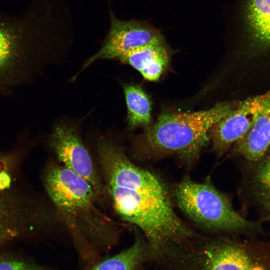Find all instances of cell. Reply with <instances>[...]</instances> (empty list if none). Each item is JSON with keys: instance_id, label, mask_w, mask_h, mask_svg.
<instances>
[{"instance_id": "cell-1", "label": "cell", "mask_w": 270, "mask_h": 270, "mask_svg": "<svg viewBox=\"0 0 270 270\" xmlns=\"http://www.w3.org/2000/svg\"><path fill=\"white\" fill-rule=\"evenodd\" d=\"M96 152L101 178L116 212L144 232L155 254L193 236L175 212L158 177L136 166L111 140H100Z\"/></svg>"}, {"instance_id": "cell-2", "label": "cell", "mask_w": 270, "mask_h": 270, "mask_svg": "<svg viewBox=\"0 0 270 270\" xmlns=\"http://www.w3.org/2000/svg\"><path fill=\"white\" fill-rule=\"evenodd\" d=\"M44 184L59 220L81 254L93 248L109 249L116 244L118 228L96 207L100 198L87 180L62 165L52 164L45 173Z\"/></svg>"}, {"instance_id": "cell-3", "label": "cell", "mask_w": 270, "mask_h": 270, "mask_svg": "<svg viewBox=\"0 0 270 270\" xmlns=\"http://www.w3.org/2000/svg\"><path fill=\"white\" fill-rule=\"evenodd\" d=\"M238 104L220 103L206 110L164 114L145 130L144 146L155 154L174 155L193 162L208 144L212 127Z\"/></svg>"}, {"instance_id": "cell-4", "label": "cell", "mask_w": 270, "mask_h": 270, "mask_svg": "<svg viewBox=\"0 0 270 270\" xmlns=\"http://www.w3.org/2000/svg\"><path fill=\"white\" fill-rule=\"evenodd\" d=\"M180 208L194 223L210 230L240 232L257 230L262 220H248L234 210L223 193L208 182H197L188 178L175 190Z\"/></svg>"}, {"instance_id": "cell-5", "label": "cell", "mask_w": 270, "mask_h": 270, "mask_svg": "<svg viewBox=\"0 0 270 270\" xmlns=\"http://www.w3.org/2000/svg\"><path fill=\"white\" fill-rule=\"evenodd\" d=\"M49 144L62 166L87 180L99 198L106 196L100 174L74 128L56 125L49 136Z\"/></svg>"}, {"instance_id": "cell-6", "label": "cell", "mask_w": 270, "mask_h": 270, "mask_svg": "<svg viewBox=\"0 0 270 270\" xmlns=\"http://www.w3.org/2000/svg\"><path fill=\"white\" fill-rule=\"evenodd\" d=\"M110 28L101 48L84 64L82 70L99 59L120 58L160 36L154 28L140 21L122 20L110 12Z\"/></svg>"}, {"instance_id": "cell-7", "label": "cell", "mask_w": 270, "mask_h": 270, "mask_svg": "<svg viewBox=\"0 0 270 270\" xmlns=\"http://www.w3.org/2000/svg\"><path fill=\"white\" fill-rule=\"evenodd\" d=\"M270 90L240 102L231 112L216 122L209 132L216 154L221 156L250 129Z\"/></svg>"}, {"instance_id": "cell-8", "label": "cell", "mask_w": 270, "mask_h": 270, "mask_svg": "<svg viewBox=\"0 0 270 270\" xmlns=\"http://www.w3.org/2000/svg\"><path fill=\"white\" fill-rule=\"evenodd\" d=\"M242 36L248 52L270 56V0H242Z\"/></svg>"}, {"instance_id": "cell-9", "label": "cell", "mask_w": 270, "mask_h": 270, "mask_svg": "<svg viewBox=\"0 0 270 270\" xmlns=\"http://www.w3.org/2000/svg\"><path fill=\"white\" fill-rule=\"evenodd\" d=\"M200 260V270H264L244 246L230 241L208 246Z\"/></svg>"}, {"instance_id": "cell-10", "label": "cell", "mask_w": 270, "mask_h": 270, "mask_svg": "<svg viewBox=\"0 0 270 270\" xmlns=\"http://www.w3.org/2000/svg\"><path fill=\"white\" fill-rule=\"evenodd\" d=\"M270 148V95L249 131L234 145L233 152L248 162L258 161Z\"/></svg>"}, {"instance_id": "cell-11", "label": "cell", "mask_w": 270, "mask_h": 270, "mask_svg": "<svg viewBox=\"0 0 270 270\" xmlns=\"http://www.w3.org/2000/svg\"><path fill=\"white\" fill-rule=\"evenodd\" d=\"M119 60L138 70L145 80H158L169 62V56L161 36Z\"/></svg>"}, {"instance_id": "cell-12", "label": "cell", "mask_w": 270, "mask_h": 270, "mask_svg": "<svg viewBox=\"0 0 270 270\" xmlns=\"http://www.w3.org/2000/svg\"><path fill=\"white\" fill-rule=\"evenodd\" d=\"M250 164L248 186L252 198L270 222V148L260 160Z\"/></svg>"}, {"instance_id": "cell-13", "label": "cell", "mask_w": 270, "mask_h": 270, "mask_svg": "<svg viewBox=\"0 0 270 270\" xmlns=\"http://www.w3.org/2000/svg\"><path fill=\"white\" fill-rule=\"evenodd\" d=\"M124 90L128 110V127L134 129L147 126L151 122V103L148 95L140 86L125 84Z\"/></svg>"}, {"instance_id": "cell-14", "label": "cell", "mask_w": 270, "mask_h": 270, "mask_svg": "<svg viewBox=\"0 0 270 270\" xmlns=\"http://www.w3.org/2000/svg\"><path fill=\"white\" fill-rule=\"evenodd\" d=\"M144 254V245L138 238L128 248L96 263L88 270H139Z\"/></svg>"}, {"instance_id": "cell-15", "label": "cell", "mask_w": 270, "mask_h": 270, "mask_svg": "<svg viewBox=\"0 0 270 270\" xmlns=\"http://www.w3.org/2000/svg\"><path fill=\"white\" fill-rule=\"evenodd\" d=\"M0 270H45L41 266L12 258H0Z\"/></svg>"}]
</instances>
